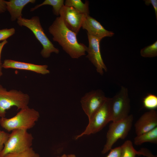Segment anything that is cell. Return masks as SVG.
<instances>
[{
	"instance_id": "1",
	"label": "cell",
	"mask_w": 157,
	"mask_h": 157,
	"mask_svg": "<svg viewBox=\"0 0 157 157\" xmlns=\"http://www.w3.org/2000/svg\"><path fill=\"white\" fill-rule=\"evenodd\" d=\"M48 30L53 41L58 42L71 58L77 59L85 55L87 47L78 42L77 35L65 26L60 17L56 18Z\"/></svg>"
},
{
	"instance_id": "2",
	"label": "cell",
	"mask_w": 157,
	"mask_h": 157,
	"mask_svg": "<svg viewBox=\"0 0 157 157\" xmlns=\"http://www.w3.org/2000/svg\"><path fill=\"white\" fill-rule=\"evenodd\" d=\"M40 117L39 112L28 107L20 110L14 116L0 118V125L8 132L14 130H27L35 125Z\"/></svg>"
},
{
	"instance_id": "3",
	"label": "cell",
	"mask_w": 157,
	"mask_h": 157,
	"mask_svg": "<svg viewBox=\"0 0 157 157\" xmlns=\"http://www.w3.org/2000/svg\"><path fill=\"white\" fill-rule=\"evenodd\" d=\"M17 23L19 26H25L33 33L42 46L40 54L43 58L49 57L52 53H59L58 49L54 47L45 33L38 17L33 16L30 19L22 17L17 19Z\"/></svg>"
},
{
	"instance_id": "4",
	"label": "cell",
	"mask_w": 157,
	"mask_h": 157,
	"mask_svg": "<svg viewBox=\"0 0 157 157\" xmlns=\"http://www.w3.org/2000/svg\"><path fill=\"white\" fill-rule=\"evenodd\" d=\"M11 132L0 152V157L9 153L22 152L31 147L33 138L27 130L16 129Z\"/></svg>"
},
{
	"instance_id": "5",
	"label": "cell",
	"mask_w": 157,
	"mask_h": 157,
	"mask_svg": "<svg viewBox=\"0 0 157 157\" xmlns=\"http://www.w3.org/2000/svg\"><path fill=\"white\" fill-rule=\"evenodd\" d=\"M133 120L132 115H129L121 120L112 122L109 126L106 140L101 153L106 154L112 149L113 145L119 139H124L131 129Z\"/></svg>"
},
{
	"instance_id": "6",
	"label": "cell",
	"mask_w": 157,
	"mask_h": 157,
	"mask_svg": "<svg viewBox=\"0 0 157 157\" xmlns=\"http://www.w3.org/2000/svg\"><path fill=\"white\" fill-rule=\"evenodd\" d=\"M30 97L20 90L12 89L8 91L0 85V112L6 115V110L13 106L18 110L28 107Z\"/></svg>"
},
{
	"instance_id": "7",
	"label": "cell",
	"mask_w": 157,
	"mask_h": 157,
	"mask_svg": "<svg viewBox=\"0 0 157 157\" xmlns=\"http://www.w3.org/2000/svg\"><path fill=\"white\" fill-rule=\"evenodd\" d=\"M130 107L128 89L122 86L119 92L110 98L111 121L116 122L127 117L129 115Z\"/></svg>"
},
{
	"instance_id": "8",
	"label": "cell",
	"mask_w": 157,
	"mask_h": 157,
	"mask_svg": "<svg viewBox=\"0 0 157 157\" xmlns=\"http://www.w3.org/2000/svg\"><path fill=\"white\" fill-rule=\"evenodd\" d=\"M110 121V98L107 97L103 105L89 121L85 129L81 133L76 135L75 137V139L99 132Z\"/></svg>"
},
{
	"instance_id": "9",
	"label": "cell",
	"mask_w": 157,
	"mask_h": 157,
	"mask_svg": "<svg viewBox=\"0 0 157 157\" xmlns=\"http://www.w3.org/2000/svg\"><path fill=\"white\" fill-rule=\"evenodd\" d=\"M107 98L104 92L100 89L87 92L81 97L80 100L81 106L87 116L89 121L103 105Z\"/></svg>"
},
{
	"instance_id": "10",
	"label": "cell",
	"mask_w": 157,
	"mask_h": 157,
	"mask_svg": "<svg viewBox=\"0 0 157 157\" xmlns=\"http://www.w3.org/2000/svg\"><path fill=\"white\" fill-rule=\"evenodd\" d=\"M89 45L86 51V56L96 68L97 72L103 75L107 68L104 63L101 54L100 39L87 34Z\"/></svg>"
},
{
	"instance_id": "11",
	"label": "cell",
	"mask_w": 157,
	"mask_h": 157,
	"mask_svg": "<svg viewBox=\"0 0 157 157\" xmlns=\"http://www.w3.org/2000/svg\"><path fill=\"white\" fill-rule=\"evenodd\" d=\"M59 15L65 26L70 30L78 34L85 15L72 7L64 5L61 9Z\"/></svg>"
},
{
	"instance_id": "12",
	"label": "cell",
	"mask_w": 157,
	"mask_h": 157,
	"mask_svg": "<svg viewBox=\"0 0 157 157\" xmlns=\"http://www.w3.org/2000/svg\"><path fill=\"white\" fill-rule=\"evenodd\" d=\"M82 28L86 30L87 34L101 40L105 37H111L114 33L106 30L95 19L89 15L85 16L82 25Z\"/></svg>"
},
{
	"instance_id": "13",
	"label": "cell",
	"mask_w": 157,
	"mask_h": 157,
	"mask_svg": "<svg viewBox=\"0 0 157 157\" xmlns=\"http://www.w3.org/2000/svg\"><path fill=\"white\" fill-rule=\"evenodd\" d=\"M135 133L139 135L157 127V112L151 110L142 114L134 125Z\"/></svg>"
},
{
	"instance_id": "14",
	"label": "cell",
	"mask_w": 157,
	"mask_h": 157,
	"mask_svg": "<svg viewBox=\"0 0 157 157\" xmlns=\"http://www.w3.org/2000/svg\"><path fill=\"white\" fill-rule=\"evenodd\" d=\"M2 67L5 69L11 68L33 72L42 75L50 73L47 65H38L17 61L11 59H5L2 64Z\"/></svg>"
},
{
	"instance_id": "15",
	"label": "cell",
	"mask_w": 157,
	"mask_h": 157,
	"mask_svg": "<svg viewBox=\"0 0 157 157\" xmlns=\"http://www.w3.org/2000/svg\"><path fill=\"white\" fill-rule=\"evenodd\" d=\"M35 0H10L5 1L7 10L9 13L11 20L13 21L22 17V10L29 3H33Z\"/></svg>"
},
{
	"instance_id": "16",
	"label": "cell",
	"mask_w": 157,
	"mask_h": 157,
	"mask_svg": "<svg viewBox=\"0 0 157 157\" xmlns=\"http://www.w3.org/2000/svg\"><path fill=\"white\" fill-rule=\"evenodd\" d=\"M157 143V127L149 131L137 136L134 139V143L137 145L144 143Z\"/></svg>"
},
{
	"instance_id": "17",
	"label": "cell",
	"mask_w": 157,
	"mask_h": 157,
	"mask_svg": "<svg viewBox=\"0 0 157 157\" xmlns=\"http://www.w3.org/2000/svg\"><path fill=\"white\" fill-rule=\"evenodd\" d=\"M64 5L72 7L78 11L85 15H89V1L83 3L81 0H66Z\"/></svg>"
},
{
	"instance_id": "18",
	"label": "cell",
	"mask_w": 157,
	"mask_h": 157,
	"mask_svg": "<svg viewBox=\"0 0 157 157\" xmlns=\"http://www.w3.org/2000/svg\"><path fill=\"white\" fill-rule=\"evenodd\" d=\"M63 0H45L41 4L35 6L31 8L30 11L32 12L39 7L45 5H49L53 7V12L54 15H59V12L61 8L64 5Z\"/></svg>"
},
{
	"instance_id": "19",
	"label": "cell",
	"mask_w": 157,
	"mask_h": 157,
	"mask_svg": "<svg viewBox=\"0 0 157 157\" xmlns=\"http://www.w3.org/2000/svg\"><path fill=\"white\" fill-rule=\"evenodd\" d=\"M120 147V157H135L136 155H139L138 151L134 148L131 140L126 141Z\"/></svg>"
},
{
	"instance_id": "20",
	"label": "cell",
	"mask_w": 157,
	"mask_h": 157,
	"mask_svg": "<svg viewBox=\"0 0 157 157\" xmlns=\"http://www.w3.org/2000/svg\"><path fill=\"white\" fill-rule=\"evenodd\" d=\"M141 56L144 58H152L157 56V41L145 47L140 51Z\"/></svg>"
},
{
	"instance_id": "21",
	"label": "cell",
	"mask_w": 157,
	"mask_h": 157,
	"mask_svg": "<svg viewBox=\"0 0 157 157\" xmlns=\"http://www.w3.org/2000/svg\"><path fill=\"white\" fill-rule=\"evenodd\" d=\"M143 104L145 108L155 110L157 108V96L151 94H148L143 98Z\"/></svg>"
},
{
	"instance_id": "22",
	"label": "cell",
	"mask_w": 157,
	"mask_h": 157,
	"mask_svg": "<svg viewBox=\"0 0 157 157\" xmlns=\"http://www.w3.org/2000/svg\"><path fill=\"white\" fill-rule=\"evenodd\" d=\"M3 157H40V156L31 147L22 152L8 154Z\"/></svg>"
},
{
	"instance_id": "23",
	"label": "cell",
	"mask_w": 157,
	"mask_h": 157,
	"mask_svg": "<svg viewBox=\"0 0 157 157\" xmlns=\"http://www.w3.org/2000/svg\"><path fill=\"white\" fill-rule=\"evenodd\" d=\"M15 31V29L13 28L0 29V41L6 40L14 34Z\"/></svg>"
},
{
	"instance_id": "24",
	"label": "cell",
	"mask_w": 157,
	"mask_h": 157,
	"mask_svg": "<svg viewBox=\"0 0 157 157\" xmlns=\"http://www.w3.org/2000/svg\"><path fill=\"white\" fill-rule=\"evenodd\" d=\"M9 134L3 131L0 130V152L3 149L8 138Z\"/></svg>"
},
{
	"instance_id": "25",
	"label": "cell",
	"mask_w": 157,
	"mask_h": 157,
	"mask_svg": "<svg viewBox=\"0 0 157 157\" xmlns=\"http://www.w3.org/2000/svg\"><path fill=\"white\" fill-rule=\"evenodd\" d=\"M121 148L120 146L111 149L106 157H120Z\"/></svg>"
},
{
	"instance_id": "26",
	"label": "cell",
	"mask_w": 157,
	"mask_h": 157,
	"mask_svg": "<svg viewBox=\"0 0 157 157\" xmlns=\"http://www.w3.org/2000/svg\"><path fill=\"white\" fill-rule=\"evenodd\" d=\"M145 4L147 6L151 4L153 6L155 13L156 20H157V0H144Z\"/></svg>"
},
{
	"instance_id": "27",
	"label": "cell",
	"mask_w": 157,
	"mask_h": 157,
	"mask_svg": "<svg viewBox=\"0 0 157 157\" xmlns=\"http://www.w3.org/2000/svg\"><path fill=\"white\" fill-rule=\"evenodd\" d=\"M6 10L5 1L0 0V13H4Z\"/></svg>"
},
{
	"instance_id": "28",
	"label": "cell",
	"mask_w": 157,
	"mask_h": 157,
	"mask_svg": "<svg viewBox=\"0 0 157 157\" xmlns=\"http://www.w3.org/2000/svg\"><path fill=\"white\" fill-rule=\"evenodd\" d=\"M8 43L7 41L6 40L2 41L0 43V65H2V63L1 61V56L2 49L4 45Z\"/></svg>"
},
{
	"instance_id": "29",
	"label": "cell",
	"mask_w": 157,
	"mask_h": 157,
	"mask_svg": "<svg viewBox=\"0 0 157 157\" xmlns=\"http://www.w3.org/2000/svg\"><path fill=\"white\" fill-rule=\"evenodd\" d=\"M67 157H77L74 154H70L67 155Z\"/></svg>"
},
{
	"instance_id": "30",
	"label": "cell",
	"mask_w": 157,
	"mask_h": 157,
	"mask_svg": "<svg viewBox=\"0 0 157 157\" xmlns=\"http://www.w3.org/2000/svg\"><path fill=\"white\" fill-rule=\"evenodd\" d=\"M2 65H0V77L2 76L3 74V73L2 72Z\"/></svg>"
},
{
	"instance_id": "31",
	"label": "cell",
	"mask_w": 157,
	"mask_h": 157,
	"mask_svg": "<svg viewBox=\"0 0 157 157\" xmlns=\"http://www.w3.org/2000/svg\"><path fill=\"white\" fill-rule=\"evenodd\" d=\"M57 157H67V155L65 154H64L61 156H58Z\"/></svg>"
},
{
	"instance_id": "32",
	"label": "cell",
	"mask_w": 157,
	"mask_h": 157,
	"mask_svg": "<svg viewBox=\"0 0 157 157\" xmlns=\"http://www.w3.org/2000/svg\"><path fill=\"white\" fill-rule=\"evenodd\" d=\"M5 116L6 115L3 114L0 112V118L5 117Z\"/></svg>"
}]
</instances>
